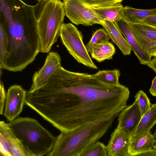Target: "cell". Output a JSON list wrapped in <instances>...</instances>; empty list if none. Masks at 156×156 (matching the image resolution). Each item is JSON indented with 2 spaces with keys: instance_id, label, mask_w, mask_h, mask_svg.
Returning a JSON list of instances; mask_svg holds the SVG:
<instances>
[{
  "instance_id": "5b68a950",
  "label": "cell",
  "mask_w": 156,
  "mask_h": 156,
  "mask_svg": "<svg viewBox=\"0 0 156 156\" xmlns=\"http://www.w3.org/2000/svg\"><path fill=\"white\" fill-rule=\"evenodd\" d=\"M40 42V52L47 53L60 36L66 16L60 0H43L34 6Z\"/></svg>"
},
{
  "instance_id": "8fae6325",
  "label": "cell",
  "mask_w": 156,
  "mask_h": 156,
  "mask_svg": "<svg viewBox=\"0 0 156 156\" xmlns=\"http://www.w3.org/2000/svg\"><path fill=\"white\" fill-rule=\"evenodd\" d=\"M129 24L140 45L153 57L156 51V27L142 23Z\"/></svg>"
},
{
  "instance_id": "7402d4cb",
  "label": "cell",
  "mask_w": 156,
  "mask_h": 156,
  "mask_svg": "<svg viewBox=\"0 0 156 156\" xmlns=\"http://www.w3.org/2000/svg\"><path fill=\"white\" fill-rule=\"evenodd\" d=\"M110 38L104 28L97 30L93 34L91 39L86 46L88 52L90 53L93 47L96 44L109 41Z\"/></svg>"
},
{
  "instance_id": "6da1fadb",
  "label": "cell",
  "mask_w": 156,
  "mask_h": 156,
  "mask_svg": "<svg viewBox=\"0 0 156 156\" xmlns=\"http://www.w3.org/2000/svg\"><path fill=\"white\" fill-rule=\"evenodd\" d=\"M128 88L104 83L92 74L62 66L42 87L29 94L27 104L61 132L118 115L127 106Z\"/></svg>"
},
{
  "instance_id": "f1b7e54d",
  "label": "cell",
  "mask_w": 156,
  "mask_h": 156,
  "mask_svg": "<svg viewBox=\"0 0 156 156\" xmlns=\"http://www.w3.org/2000/svg\"><path fill=\"white\" fill-rule=\"evenodd\" d=\"M140 23L156 27V15L147 17Z\"/></svg>"
},
{
  "instance_id": "e575fe53",
  "label": "cell",
  "mask_w": 156,
  "mask_h": 156,
  "mask_svg": "<svg viewBox=\"0 0 156 156\" xmlns=\"http://www.w3.org/2000/svg\"><path fill=\"white\" fill-rule=\"evenodd\" d=\"M156 56V51L154 53V54L153 55V57Z\"/></svg>"
},
{
  "instance_id": "ac0fdd59",
  "label": "cell",
  "mask_w": 156,
  "mask_h": 156,
  "mask_svg": "<svg viewBox=\"0 0 156 156\" xmlns=\"http://www.w3.org/2000/svg\"><path fill=\"white\" fill-rule=\"evenodd\" d=\"M90 7L103 21L107 20L114 22L122 18L123 7L121 2L103 6Z\"/></svg>"
},
{
  "instance_id": "836d02e7",
  "label": "cell",
  "mask_w": 156,
  "mask_h": 156,
  "mask_svg": "<svg viewBox=\"0 0 156 156\" xmlns=\"http://www.w3.org/2000/svg\"><path fill=\"white\" fill-rule=\"evenodd\" d=\"M153 135L156 138V130L155 131V132H154V133L153 134Z\"/></svg>"
},
{
  "instance_id": "e0dca14e",
  "label": "cell",
  "mask_w": 156,
  "mask_h": 156,
  "mask_svg": "<svg viewBox=\"0 0 156 156\" xmlns=\"http://www.w3.org/2000/svg\"><path fill=\"white\" fill-rule=\"evenodd\" d=\"M156 124V103L151 105V108L142 118L130 139L137 138L150 132Z\"/></svg>"
},
{
  "instance_id": "1f68e13d",
  "label": "cell",
  "mask_w": 156,
  "mask_h": 156,
  "mask_svg": "<svg viewBox=\"0 0 156 156\" xmlns=\"http://www.w3.org/2000/svg\"><path fill=\"white\" fill-rule=\"evenodd\" d=\"M147 66L152 69L156 73V56L154 57Z\"/></svg>"
},
{
  "instance_id": "cb8c5ba5",
  "label": "cell",
  "mask_w": 156,
  "mask_h": 156,
  "mask_svg": "<svg viewBox=\"0 0 156 156\" xmlns=\"http://www.w3.org/2000/svg\"><path fill=\"white\" fill-rule=\"evenodd\" d=\"M141 113L143 115L151 108V105L147 94L142 90H139L135 96Z\"/></svg>"
},
{
  "instance_id": "7a4b0ae2",
  "label": "cell",
  "mask_w": 156,
  "mask_h": 156,
  "mask_svg": "<svg viewBox=\"0 0 156 156\" xmlns=\"http://www.w3.org/2000/svg\"><path fill=\"white\" fill-rule=\"evenodd\" d=\"M0 24L5 29L9 39L2 68L22 72L40 52L34 6L22 0L0 1Z\"/></svg>"
},
{
  "instance_id": "52a82bcc",
  "label": "cell",
  "mask_w": 156,
  "mask_h": 156,
  "mask_svg": "<svg viewBox=\"0 0 156 156\" xmlns=\"http://www.w3.org/2000/svg\"><path fill=\"white\" fill-rule=\"evenodd\" d=\"M66 16L77 25H103V21L82 0H63Z\"/></svg>"
},
{
  "instance_id": "5bb4252c",
  "label": "cell",
  "mask_w": 156,
  "mask_h": 156,
  "mask_svg": "<svg viewBox=\"0 0 156 156\" xmlns=\"http://www.w3.org/2000/svg\"><path fill=\"white\" fill-rule=\"evenodd\" d=\"M108 34L110 39L117 45L123 54L130 55L132 48L113 21L103 20L102 25Z\"/></svg>"
},
{
  "instance_id": "d590c367",
  "label": "cell",
  "mask_w": 156,
  "mask_h": 156,
  "mask_svg": "<svg viewBox=\"0 0 156 156\" xmlns=\"http://www.w3.org/2000/svg\"><path fill=\"white\" fill-rule=\"evenodd\" d=\"M37 0L38 1V2H39L41 1L42 0Z\"/></svg>"
},
{
  "instance_id": "9a60e30c",
  "label": "cell",
  "mask_w": 156,
  "mask_h": 156,
  "mask_svg": "<svg viewBox=\"0 0 156 156\" xmlns=\"http://www.w3.org/2000/svg\"><path fill=\"white\" fill-rule=\"evenodd\" d=\"M0 133L9 144L13 156H29L23 144L4 121L0 122Z\"/></svg>"
},
{
  "instance_id": "9c48e42d",
  "label": "cell",
  "mask_w": 156,
  "mask_h": 156,
  "mask_svg": "<svg viewBox=\"0 0 156 156\" xmlns=\"http://www.w3.org/2000/svg\"><path fill=\"white\" fill-rule=\"evenodd\" d=\"M61 63V57L57 52H49L43 66L34 74L32 83L28 91H33L45 85L53 74L62 66Z\"/></svg>"
},
{
  "instance_id": "8992f818",
  "label": "cell",
  "mask_w": 156,
  "mask_h": 156,
  "mask_svg": "<svg viewBox=\"0 0 156 156\" xmlns=\"http://www.w3.org/2000/svg\"><path fill=\"white\" fill-rule=\"evenodd\" d=\"M60 37L69 53L78 62L92 69H98L83 42L82 32L74 25L71 23H64L61 28Z\"/></svg>"
},
{
  "instance_id": "8d00e7d4",
  "label": "cell",
  "mask_w": 156,
  "mask_h": 156,
  "mask_svg": "<svg viewBox=\"0 0 156 156\" xmlns=\"http://www.w3.org/2000/svg\"></svg>"
},
{
  "instance_id": "7c38bea8",
  "label": "cell",
  "mask_w": 156,
  "mask_h": 156,
  "mask_svg": "<svg viewBox=\"0 0 156 156\" xmlns=\"http://www.w3.org/2000/svg\"><path fill=\"white\" fill-rule=\"evenodd\" d=\"M114 22L125 37L140 63L147 65L150 62L152 56L140 45L132 32L130 24L122 18L115 21Z\"/></svg>"
},
{
  "instance_id": "30bf717a",
  "label": "cell",
  "mask_w": 156,
  "mask_h": 156,
  "mask_svg": "<svg viewBox=\"0 0 156 156\" xmlns=\"http://www.w3.org/2000/svg\"><path fill=\"white\" fill-rule=\"evenodd\" d=\"M142 115L137 101L127 106L119 114L116 127L130 138L142 118Z\"/></svg>"
},
{
  "instance_id": "603a6c76",
  "label": "cell",
  "mask_w": 156,
  "mask_h": 156,
  "mask_svg": "<svg viewBox=\"0 0 156 156\" xmlns=\"http://www.w3.org/2000/svg\"><path fill=\"white\" fill-rule=\"evenodd\" d=\"M9 39L7 32L0 24V67L3 66L7 51Z\"/></svg>"
},
{
  "instance_id": "d4e9b609",
  "label": "cell",
  "mask_w": 156,
  "mask_h": 156,
  "mask_svg": "<svg viewBox=\"0 0 156 156\" xmlns=\"http://www.w3.org/2000/svg\"><path fill=\"white\" fill-rule=\"evenodd\" d=\"M83 156H108L107 146L98 141L92 145Z\"/></svg>"
},
{
  "instance_id": "d6986e66",
  "label": "cell",
  "mask_w": 156,
  "mask_h": 156,
  "mask_svg": "<svg viewBox=\"0 0 156 156\" xmlns=\"http://www.w3.org/2000/svg\"><path fill=\"white\" fill-rule=\"evenodd\" d=\"M155 15L156 9H141L126 6L122 10V18L129 24L140 23L147 17Z\"/></svg>"
},
{
  "instance_id": "4fadbf2b",
  "label": "cell",
  "mask_w": 156,
  "mask_h": 156,
  "mask_svg": "<svg viewBox=\"0 0 156 156\" xmlns=\"http://www.w3.org/2000/svg\"><path fill=\"white\" fill-rule=\"evenodd\" d=\"M130 138L116 128L107 146L108 156H130L129 147Z\"/></svg>"
},
{
  "instance_id": "44dd1931",
  "label": "cell",
  "mask_w": 156,
  "mask_h": 156,
  "mask_svg": "<svg viewBox=\"0 0 156 156\" xmlns=\"http://www.w3.org/2000/svg\"><path fill=\"white\" fill-rule=\"evenodd\" d=\"M92 75L99 80L108 84H120L119 78L120 76V72L118 69L99 71Z\"/></svg>"
},
{
  "instance_id": "3957f363",
  "label": "cell",
  "mask_w": 156,
  "mask_h": 156,
  "mask_svg": "<svg viewBox=\"0 0 156 156\" xmlns=\"http://www.w3.org/2000/svg\"><path fill=\"white\" fill-rule=\"evenodd\" d=\"M118 115L86 124L69 132H61L47 156H83L106 133Z\"/></svg>"
},
{
  "instance_id": "ffe728a7",
  "label": "cell",
  "mask_w": 156,
  "mask_h": 156,
  "mask_svg": "<svg viewBox=\"0 0 156 156\" xmlns=\"http://www.w3.org/2000/svg\"><path fill=\"white\" fill-rule=\"evenodd\" d=\"M115 53V48L109 41L98 44L93 48L90 53L92 58L101 62L106 60L112 59Z\"/></svg>"
},
{
  "instance_id": "ba28073f",
  "label": "cell",
  "mask_w": 156,
  "mask_h": 156,
  "mask_svg": "<svg viewBox=\"0 0 156 156\" xmlns=\"http://www.w3.org/2000/svg\"><path fill=\"white\" fill-rule=\"evenodd\" d=\"M27 92L21 86L16 84L8 89L3 114L8 122L15 119L22 112Z\"/></svg>"
},
{
  "instance_id": "2e32d148",
  "label": "cell",
  "mask_w": 156,
  "mask_h": 156,
  "mask_svg": "<svg viewBox=\"0 0 156 156\" xmlns=\"http://www.w3.org/2000/svg\"><path fill=\"white\" fill-rule=\"evenodd\" d=\"M155 137L150 132L133 139H130L129 147L130 156H137L148 150L153 148Z\"/></svg>"
},
{
  "instance_id": "f546056e",
  "label": "cell",
  "mask_w": 156,
  "mask_h": 156,
  "mask_svg": "<svg viewBox=\"0 0 156 156\" xmlns=\"http://www.w3.org/2000/svg\"><path fill=\"white\" fill-rule=\"evenodd\" d=\"M137 156H156V149L152 148L138 154Z\"/></svg>"
},
{
  "instance_id": "277c9868",
  "label": "cell",
  "mask_w": 156,
  "mask_h": 156,
  "mask_svg": "<svg viewBox=\"0 0 156 156\" xmlns=\"http://www.w3.org/2000/svg\"><path fill=\"white\" fill-rule=\"evenodd\" d=\"M23 144L29 156L47 155L57 139L36 119L19 117L7 123Z\"/></svg>"
},
{
  "instance_id": "4dcf8cb0",
  "label": "cell",
  "mask_w": 156,
  "mask_h": 156,
  "mask_svg": "<svg viewBox=\"0 0 156 156\" xmlns=\"http://www.w3.org/2000/svg\"><path fill=\"white\" fill-rule=\"evenodd\" d=\"M149 91L152 95L156 97V76L153 80Z\"/></svg>"
},
{
  "instance_id": "4316f807",
  "label": "cell",
  "mask_w": 156,
  "mask_h": 156,
  "mask_svg": "<svg viewBox=\"0 0 156 156\" xmlns=\"http://www.w3.org/2000/svg\"><path fill=\"white\" fill-rule=\"evenodd\" d=\"M0 155L13 156L11 148L2 134L0 133Z\"/></svg>"
},
{
  "instance_id": "d6a6232c",
  "label": "cell",
  "mask_w": 156,
  "mask_h": 156,
  "mask_svg": "<svg viewBox=\"0 0 156 156\" xmlns=\"http://www.w3.org/2000/svg\"><path fill=\"white\" fill-rule=\"evenodd\" d=\"M153 148L156 149V140H155L154 145V147Z\"/></svg>"
},
{
  "instance_id": "484cf974",
  "label": "cell",
  "mask_w": 156,
  "mask_h": 156,
  "mask_svg": "<svg viewBox=\"0 0 156 156\" xmlns=\"http://www.w3.org/2000/svg\"><path fill=\"white\" fill-rule=\"evenodd\" d=\"M86 5L89 7L105 6L121 2L123 0H82Z\"/></svg>"
},
{
  "instance_id": "83f0119b",
  "label": "cell",
  "mask_w": 156,
  "mask_h": 156,
  "mask_svg": "<svg viewBox=\"0 0 156 156\" xmlns=\"http://www.w3.org/2000/svg\"><path fill=\"white\" fill-rule=\"evenodd\" d=\"M0 87V114L2 115L4 112V109L5 106L6 98V93L5 89L3 82L1 80Z\"/></svg>"
}]
</instances>
